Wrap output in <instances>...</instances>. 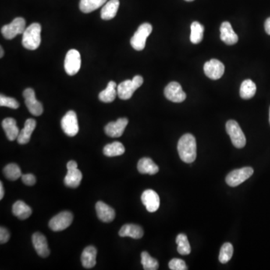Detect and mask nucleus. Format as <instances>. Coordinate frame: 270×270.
I'll list each match as a JSON object with an SVG mask.
<instances>
[{"mask_svg": "<svg viewBox=\"0 0 270 270\" xmlns=\"http://www.w3.org/2000/svg\"><path fill=\"white\" fill-rule=\"evenodd\" d=\"M178 153L182 161L191 164L197 157V143L195 137L192 134H186L178 142Z\"/></svg>", "mask_w": 270, "mask_h": 270, "instance_id": "1", "label": "nucleus"}, {"mask_svg": "<svg viewBox=\"0 0 270 270\" xmlns=\"http://www.w3.org/2000/svg\"><path fill=\"white\" fill-rule=\"evenodd\" d=\"M41 27L39 23H32L23 33L22 44L27 50L35 51L41 44Z\"/></svg>", "mask_w": 270, "mask_h": 270, "instance_id": "2", "label": "nucleus"}, {"mask_svg": "<svg viewBox=\"0 0 270 270\" xmlns=\"http://www.w3.org/2000/svg\"><path fill=\"white\" fill-rule=\"evenodd\" d=\"M143 78L140 75L134 77L132 80H126L119 83L117 86V95L122 100L130 99L135 90L142 86Z\"/></svg>", "mask_w": 270, "mask_h": 270, "instance_id": "3", "label": "nucleus"}, {"mask_svg": "<svg viewBox=\"0 0 270 270\" xmlns=\"http://www.w3.org/2000/svg\"><path fill=\"white\" fill-rule=\"evenodd\" d=\"M153 31V26L148 23H143L135 32L131 39V45L136 51H143L145 48L147 38Z\"/></svg>", "mask_w": 270, "mask_h": 270, "instance_id": "4", "label": "nucleus"}, {"mask_svg": "<svg viewBox=\"0 0 270 270\" xmlns=\"http://www.w3.org/2000/svg\"><path fill=\"white\" fill-rule=\"evenodd\" d=\"M226 131L235 147L241 149L246 146V136L237 122L235 120L228 121L226 123Z\"/></svg>", "mask_w": 270, "mask_h": 270, "instance_id": "5", "label": "nucleus"}, {"mask_svg": "<svg viewBox=\"0 0 270 270\" xmlns=\"http://www.w3.org/2000/svg\"><path fill=\"white\" fill-rule=\"evenodd\" d=\"M253 174H254V170L250 167H245L240 169L234 170L231 171L227 176L226 182L228 186L236 187L249 179L252 176Z\"/></svg>", "mask_w": 270, "mask_h": 270, "instance_id": "6", "label": "nucleus"}, {"mask_svg": "<svg viewBox=\"0 0 270 270\" xmlns=\"http://www.w3.org/2000/svg\"><path fill=\"white\" fill-rule=\"evenodd\" d=\"M67 175L64 179V183L68 187L76 189L80 186L83 175L81 171L77 169V163L70 161L67 164Z\"/></svg>", "mask_w": 270, "mask_h": 270, "instance_id": "7", "label": "nucleus"}, {"mask_svg": "<svg viewBox=\"0 0 270 270\" xmlns=\"http://www.w3.org/2000/svg\"><path fill=\"white\" fill-rule=\"evenodd\" d=\"M26 30V20L23 18H17L12 23L5 25L1 29L2 36L6 39H13L15 36L22 34Z\"/></svg>", "mask_w": 270, "mask_h": 270, "instance_id": "8", "label": "nucleus"}, {"mask_svg": "<svg viewBox=\"0 0 270 270\" xmlns=\"http://www.w3.org/2000/svg\"><path fill=\"white\" fill-rule=\"evenodd\" d=\"M81 65V57L79 51L72 49L65 56L64 67L68 75L70 76L76 75L79 72Z\"/></svg>", "mask_w": 270, "mask_h": 270, "instance_id": "9", "label": "nucleus"}, {"mask_svg": "<svg viewBox=\"0 0 270 270\" xmlns=\"http://www.w3.org/2000/svg\"><path fill=\"white\" fill-rule=\"evenodd\" d=\"M62 130L69 137H74L79 132L78 121L75 111H69L61 121Z\"/></svg>", "mask_w": 270, "mask_h": 270, "instance_id": "10", "label": "nucleus"}, {"mask_svg": "<svg viewBox=\"0 0 270 270\" xmlns=\"http://www.w3.org/2000/svg\"><path fill=\"white\" fill-rule=\"evenodd\" d=\"M73 221L72 212L64 211L51 218L49 227L53 231H62L69 228Z\"/></svg>", "mask_w": 270, "mask_h": 270, "instance_id": "11", "label": "nucleus"}, {"mask_svg": "<svg viewBox=\"0 0 270 270\" xmlns=\"http://www.w3.org/2000/svg\"><path fill=\"white\" fill-rule=\"evenodd\" d=\"M23 96L25 99V104L29 111L36 116H41L44 109L41 103L36 99L34 90L31 88L26 89L23 91Z\"/></svg>", "mask_w": 270, "mask_h": 270, "instance_id": "12", "label": "nucleus"}, {"mask_svg": "<svg viewBox=\"0 0 270 270\" xmlns=\"http://www.w3.org/2000/svg\"><path fill=\"white\" fill-rule=\"evenodd\" d=\"M204 73L212 80H218L225 73V65L218 59H212L204 64Z\"/></svg>", "mask_w": 270, "mask_h": 270, "instance_id": "13", "label": "nucleus"}, {"mask_svg": "<svg viewBox=\"0 0 270 270\" xmlns=\"http://www.w3.org/2000/svg\"><path fill=\"white\" fill-rule=\"evenodd\" d=\"M165 96L169 101L181 103L186 98V94L177 82H171L165 89Z\"/></svg>", "mask_w": 270, "mask_h": 270, "instance_id": "14", "label": "nucleus"}, {"mask_svg": "<svg viewBox=\"0 0 270 270\" xmlns=\"http://www.w3.org/2000/svg\"><path fill=\"white\" fill-rule=\"evenodd\" d=\"M142 203L145 206L147 211L155 212L160 207V198L155 191L147 189L143 192L141 195Z\"/></svg>", "mask_w": 270, "mask_h": 270, "instance_id": "15", "label": "nucleus"}, {"mask_svg": "<svg viewBox=\"0 0 270 270\" xmlns=\"http://www.w3.org/2000/svg\"><path fill=\"white\" fill-rule=\"evenodd\" d=\"M128 123H129V120L126 118H119L116 122H109L106 125L104 132L109 137H121Z\"/></svg>", "mask_w": 270, "mask_h": 270, "instance_id": "16", "label": "nucleus"}, {"mask_svg": "<svg viewBox=\"0 0 270 270\" xmlns=\"http://www.w3.org/2000/svg\"><path fill=\"white\" fill-rule=\"evenodd\" d=\"M33 246L36 249V252L41 257H47L49 256L50 249L47 245V239L42 233H35L32 237Z\"/></svg>", "mask_w": 270, "mask_h": 270, "instance_id": "17", "label": "nucleus"}, {"mask_svg": "<svg viewBox=\"0 0 270 270\" xmlns=\"http://www.w3.org/2000/svg\"><path fill=\"white\" fill-rule=\"evenodd\" d=\"M220 32H221L220 38L221 41H224L225 44L228 45H233L238 42L239 38L233 31V28L229 22L225 21L221 23Z\"/></svg>", "mask_w": 270, "mask_h": 270, "instance_id": "18", "label": "nucleus"}, {"mask_svg": "<svg viewBox=\"0 0 270 270\" xmlns=\"http://www.w3.org/2000/svg\"><path fill=\"white\" fill-rule=\"evenodd\" d=\"M96 212L98 218L103 222H111L114 221L116 216V212L112 207L106 204L102 201H98L96 205Z\"/></svg>", "mask_w": 270, "mask_h": 270, "instance_id": "19", "label": "nucleus"}, {"mask_svg": "<svg viewBox=\"0 0 270 270\" xmlns=\"http://www.w3.org/2000/svg\"><path fill=\"white\" fill-rule=\"evenodd\" d=\"M36 127V121L33 119H28L25 122L24 127L20 132V134L18 135V142L20 144H26L29 143L31 138V135L33 132H34L35 129Z\"/></svg>", "mask_w": 270, "mask_h": 270, "instance_id": "20", "label": "nucleus"}, {"mask_svg": "<svg viewBox=\"0 0 270 270\" xmlns=\"http://www.w3.org/2000/svg\"><path fill=\"white\" fill-rule=\"evenodd\" d=\"M2 126L6 134L7 138L11 141L18 139L20 130L17 126V122L13 118H6L2 122Z\"/></svg>", "mask_w": 270, "mask_h": 270, "instance_id": "21", "label": "nucleus"}, {"mask_svg": "<svg viewBox=\"0 0 270 270\" xmlns=\"http://www.w3.org/2000/svg\"><path fill=\"white\" fill-rule=\"evenodd\" d=\"M119 235L122 237L129 236L133 239H140L143 237V231L139 225L127 224L122 227L119 231Z\"/></svg>", "mask_w": 270, "mask_h": 270, "instance_id": "22", "label": "nucleus"}, {"mask_svg": "<svg viewBox=\"0 0 270 270\" xmlns=\"http://www.w3.org/2000/svg\"><path fill=\"white\" fill-rule=\"evenodd\" d=\"M137 170L142 174L154 175L159 171L158 165L150 158H143L138 161Z\"/></svg>", "mask_w": 270, "mask_h": 270, "instance_id": "23", "label": "nucleus"}, {"mask_svg": "<svg viewBox=\"0 0 270 270\" xmlns=\"http://www.w3.org/2000/svg\"><path fill=\"white\" fill-rule=\"evenodd\" d=\"M119 0H110L104 4L101 12V18L103 20H109L115 18L119 9Z\"/></svg>", "mask_w": 270, "mask_h": 270, "instance_id": "24", "label": "nucleus"}, {"mask_svg": "<svg viewBox=\"0 0 270 270\" xmlns=\"http://www.w3.org/2000/svg\"><path fill=\"white\" fill-rule=\"evenodd\" d=\"M97 250L93 246H88L83 250L81 255L82 264L86 269H91L96 264Z\"/></svg>", "mask_w": 270, "mask_h": 270, "instance_id": "25", "label": "nucleus"}, {"mask_svg": "<svg viewBox=\"0 0 270 270\" xmlns=\"http://www.w3.org/2000/svg\"><path fill=\"white\" fill-rule=\"evenodd\" d=\"M14 215L19 219L25 220L32 215V209L22 200H18L12 207Z\"/></svg>", "mask_w": 270, "mask_h": 270, "instance_id": "26", "label": "nucleus"}, {"mask_svg": "<svg viewBox=\"0 0 270 270\" xmlns=\"http://www.w3.org/2000/svg\"><path fill=\"white\" fill-rule=\"evenodd\" d=\"M116 87L117 85L115 82L110 81L107 88L101 91L98 95L100 101L104 103H111L114 101L117 95Z\"/></svg>", "mask_w": 270, "mask_h": 270, "instance_id": "27", "label": "nucleus"}, {"mask_svg": "<svg viewBox=\"0 0 270 270\" xmlns=\"http://www.w3.org/2000/svg\"><path fill=\"white\" fill-rule=\"evenodd\" d=\"M256 91H257V86L255 83L250 79H248L244 80L241 84L239 93H240L241 98L243 99H250L254 97Z\"/></svg>", "mask_w": 270, "mask_h": 270, "instance_id": "28", "label": "nucleus"}, {"mask_svg": "<svg viewBox=\"0 0 270 270\" xmlns=\"http://www.w3.org/2000/svg\"><path fill=\"white\" fill-rule=\"evenodd\" d=\"M107 0H80V9L83 13L88 14L103 6Z\"/></svg>", "mask_w": 270, "mask_h": 270, "instance_id": "29", "label": "nucleus"}, {"mask_svg": "<svg viewBox=\"0 0 270 270\" xmlns=\"http://www.w3.org/2000/svg\"><path fill=\"white\" fill-rule=\"evenodd\" d=\"M104 155L108 157L119 156L125 153V147L120 142L115 141L106 145L104 148Z\"/></svg>", "mask_w": 270, "mask_h": 270, "instance_id": "30", "label": "nucleus"}, {"mask_svg": "<svg viewBox=\"0 0 270 270\" xmlns=\"http://www.w3.org/2000/svg\"><path fill=\"white\" fill-rule=\"evenodd\" d=\"M204 27L199 22L194 21L191 26L190 40L192 44H199L204 38Z\"/></svg>", "mask_w": 270, "mask_h": 270, "instance_id": "31", "label": "nucleus"}, {"mask_svg": "<svg viewBox=\"0 0 270 270\" xmlns=\"http://www.w3.org/2000/svg\"><path fill=\"white\" fill-rule=\"evenodd\" d=\"M176 243L177 244V251L181 255H188L190 254V243L186 234L180 233L178 235L176 236Z\"/></svg>", "mask_w": 270, "mask_h": 270, "instance_id": "32", "label": "nucleus"}, {"mask_svg": "<svg viewBox=\"0 0 270 270\" xmlns=\"http://www.w3.org/2000/svg\"><path fill=\"white\" fill-rule=\"evenodd\" d=\"M3 174L9 180L15 181L21 177V170L16 164H9L4 168Z\"/></svg>", "mask_w": 270, "mask_h": 270, "instance_id": "33", "label": "nucleus"}, {"mask_svg": "<svg viewBox=\"0 0 270 270\" xmlns=\"http://www.w3.org/2000/svg\"><path fill=\"white\" fill-rule=\"evenodd\" d=\"M141 264L145 270H156L159 267L158 260L152 257L147 251L141 253Z\"/></svg>", "mask_w": 270, "mask_h": 270, "instance_id": "34", "label": "nucleus"}, {"mask_svg": "<svg viewBox=\"0 0 270 270\" xmlns=\"http://www.w3.org/2000/svg\"><path fill=\"white\" fill-rule=\"evenodd\" d=\"M233 254V247L230 243H225L221 246L218 260L221 264H226L230 261Z\"/></svg>", "mask_w": 270, "mask_h": 270, "instance_id": "35", "label": "nucleus"}, {"mask_svg": "<svg viewBox=\"0 0 270 270\" xmlns=\"http://www.w3.org/2000/svg\"><path fill=\"white\" fill-rule=\"evenodd\" d=\"M0 105L2 107H8L12 109H18L20 107V104L15 98L1 95L0 96Z\"/></svg>", "mask_w": 270, "mask_h": 270, "instance_id": "36", "label": "nucleus"}, {"mask_svg": "<svg viewBox=\"0 0 270 270\" xmlns=\"http://www.w3.org/2000/svg\"><path fill=\"white\" fill-rule=\"evenodd\" d=\"M169 268L172 270H186L187 266L182 259H172L169 262Z\"/></svg>", "mask_w": 270, "mask_h": 270, "instance_id": "37", "label": "nucleus"}, {"mask_svg": "<svg viewBox=\"0 0 270 270\" xmlns=\"http://www.w3.org/2000/svg\"><path fill=\"white\" fill-rule=\"evenodd\" d=\"M22 181L26 186H34L36 184V176L32 174H27L22 175Z\"/></svg>", "mask_w": 270, "mask_h": 270, "instance_id": "38", "label": "nucleus"}, {"mask_svg": "<svg viewBox=\"0 0 270 270\" xmlns=\"http://www.w3.org/2000/svg\"><path fill=\"white\" fill-rule=\"evenodd\" d=\"M10 239V233L6 228L1 227L0 228V243L5 244Z\"/></svg>", "mask_w": 270, "mask_h": 270, "instance_id": "39", "label": "nucleus"}, {"mask_svg": "<svg viewBox=\"0 0 270 270\" xmlns=\"http://www.w3.org/2000/svg\"><path fill=\"white\" fill-rule=\"evenodd\" d=\"M266 33L268 35H270V18H267L266 20L265 24H264Z\"/></svg>", "mask_w": 270, "mask_h": 270, "instance_id": "40", "label": "nucleus"}, {"mask_svg": "<svg viewBox=\"0 0 270 270\" xmlns=\"http://www.w3.org/2000/svg\"><path fill=\"white\" fill-rule=\"evenodd\" d=\"M4 197V188L3 185H2V182H0V199L2 200Z\"/></svg>", "mask_w": 270, "mask_h": 270, "instance_id": "41", "label": "nucleus"}, {"mask_svg": "<svg viewBox=\"0 0 270 270\" xmlns=\"http://www.w3.org/2000/svg\"><path fill=\"white\" fill-rule=\"evenodd\" d=\"M0 51H1V54H0V57L2 58V57H3V54H4L3 49H2V47H1V48H0Z\"/></svg>", "mask_w": 270, "mask_h": 270, "instance_id": "42", "label": "nucleus"}, {"mask_svg": "<svg viewBox=\"0 0 270 270\" xmlns=\"http://www.w3.org/2000/svg\"><path fill=\"white\" fill-rule=\"evenodd\" d=\"M186 1H187V2H192V1H194V0H186Z\"/></svg>", "mask_w": 270, "mask_h": 270, "instance_id": "43", "label": "nucleus"}, {"mask_svg": "<svg viewBox=\"0 0 270 270\" xmlns=\"http://www.w3.org/2000/svg\"></svg>", "mask_w": 270, "mask_h": 270, "instance_id": "44", "label": "nucleus"}]
</instances>
